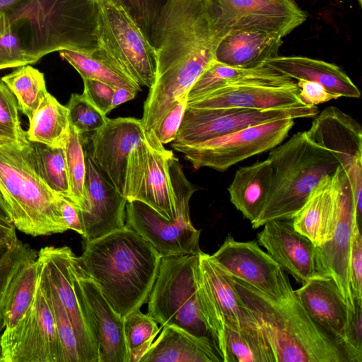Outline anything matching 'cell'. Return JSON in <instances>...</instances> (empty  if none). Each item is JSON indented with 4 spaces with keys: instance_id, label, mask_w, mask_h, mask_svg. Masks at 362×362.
I'll return each instance as SVG.
<instances>
[{
    "instance_id": "7dc6e473",
    "label": "cell",
    "mask_w": 362,
    "mask_h": 362,
    "mask_svg": "<svg viewBox=\"0 0 362 362\" xmlns=\"http://www.w3.org/2000/svg\"><path fill=\"white\" fill-rule=\"evenodd\" d=\"M344 351L348 362H362V304L355 303L351 313Z\"/></svg>"
},
{
    "instance_id": "1f68e13d",
    "label": "cell",
    "mask_w": 362,
    "mask_h": 362,
    "mask_svg": "<svg viewBox=\"0 0 362 362\" xmlns=\"http://www.w3.org/2000/svg\"><path fill=\"white\" fill-rule=\"evenodd\" d=\"M225 362H275L256 319L238 327H225Z\"/></svg>"
},
{
    "instance_id": "be15d7a7",
    "label": "cell",
    "mask_w": 362,
    "mask_h": 362,
    "mask_svg": "<svg viewBox=\"0 0 362 362\" xmlns=\"http://www.w3.org/2000/svg\"><path fill=\"white\" fill-rule=\"evenodd\" d=\"M92 1H95V2H97V1H98L99 0H92Z\"/></svg>"
},
{
    "instance_id": "7bdbcfd3",
    "label": "cell",
    "mask_w": 362,
    "mask_h": 362,
    "mask_svg": "<svg viewBox=\"0 0 362 362\" xmlns=\"http://www.w3.org/2000/svg\"><path fill=\"white\" fill-rule=\"evenodd\" d=\"M35 63V60L24 49L6 16L0 30V70Z\"/></svg>"
},
{
    "instance_id": "b9f144b4",
    "label": "cell",
    "mask_w": 362,
    "mask_h": 362,
    "mask_svg": "<svg viewBox=\"0 0 362 362\" xmlns=\"http://www.w3.org/2000/svg\"><path fill=\"white\" fill-rule=\"evenodd\" d=\"M113 1L127 13L152 45L155 27L168 0Z\"/></svg>"
},
{
    "instance_id": "bcb514c9",
    "label": "cell",
    "mask_w": 362,
    "mask_h": 362,
    "mask_svg": "<svg viewBox=\"0 0 362 362\" xmlns=\"http://www.w3.org/2000/svg\"><path fill=\"white\" fill-rule=\"evenodd\" d=\"M349 278L354 303L362 304V236L361 223L358 221L353 228Z\"/></svg>"
},
{
    "instance_id": "ffe728a7",
    "label": "cell",
    "mask_w": 362,
    "mask_h": 362,
    "mask_svg": "<svg viewBox=\"0 0 362 362\" xmlns=\"http://www.w3.org/2000/svg\"><path fill=\"white\" fill-rule=\"evenodd\" d=\"M298 93L296 83L285 86L256 84L227 86L187 104V107L270 110L305 106Z\"/></svg>"
},
{
    "instance_id": "d6a6232c",
    "label": "cell",
    "mask_w": 362,
    "mask_h": 362,
    "mask_svg": "<svg viewBox=\"0 0 362 362\" xmlns=\"http://www.w3.org/2000/svg\"><path fill=\"white\" fill-rule=\"evenodd\" d=\"M60 57L70 64L81 75L105 83L112 88H124L138 93L141 86L126 75L100 48L91 55L71 50L59 51Z\"/></svg>"
},
{
    "instance_id": "9a60e30c",
    "label": "cell",
    "mask_w": 362,
    "mask_h": 362,
    "mask_svg": "<svg viewBox=\"0 0 362 362\" xmlns=\"http://www.w3.org/2000/svg\"><path fill=\"white\" fill-rule=\"evenodd\" d=\"M226 33L260 30L284 37L302 25L306 13L293 0H214Z\"/></svg>"
},
{
    "instance_id": "f1b7e54d",
    "label": "cell",
    "mask_w": 362,
    "mask_h": 362,
    "mask_svg": "<svg viewBox=\"0 0 362 362\" xmlns=\"http://www.w3.org/2000/svg\"><path fill=\"white\" fill-rule=\"evenodd\" d=\"M272 176V168L266 159L238 169L228 188L230 202L250 223L267 203Z\"/></svg>"
},
{
    "instance_id": "ba28073f",
    "label": "cell",
    "mask_w": 362,
    "mask_h": 362,
    "mask_svg": "<svg viewBox=\"0 0 362 362\" xmlns=\"http://www.w3.org/2000/svg\"><path fill=\"white\" fill-rule=\"evenodd\" d=\"M294 124L286 118L250 126L194 145L172 144L194 169L225 171L230 166L281 144Z\"/></svg>"
},
{
    "instance_id": "f6af8a7d",
    "label": "cell",
    "mask_w": 362,
    "mask_h": 362,
    "mask_svg": "<svg viewBox=\"0 0 362 362\" xmlns=\"http://www.w3.org/2000/svg\"><path fill=\"white\" fill-rule=\"evenodd\" d=\"M19 108L16 98L0 79V127L11 132L23 142H28L25 131L21 125Z\"/></svg>"
},
{
    "instance_id": "484cf974",
    "label": "cell",
    "mask_w": 362,
    "mask_h": 362,
    "mask_svg": "<svg viewBox=\"0 0 362 362\" xmlns=\"http://www.w3.org/2000/svg\"><path fill=\"white\" fill-rule=\"evenodd\" d=\"M265 65L294 80L314 81L339 97L358 98L361 92L337 64L302 56H276Z\"/></svg>"
},
{
    "instance_id": "9f6ffc18",
    "label": "cell",
    "mask_w": 362,
    "mask_h": 362,
    "mask_svg": "<svg viewBox=\"0 0 362 362\" xmlns=\"http://www.w3.org/2000/svg\"><path fill=\"white\" fill-rule=\"evenodd\" d=\"M16 143L27 142L20 141L15 134L0 127V146L11 145Z\"/></svg>"
},
{
    "instance_id": "681fc988",
    "label": "cell",
    "mask_w": 362,
    "mask_h": 362,
    "mask_svg": "<svg viewBox=\"0 0 362 362\" xmlns=\"http://www.w3.org/2000/svg\"><path fill=\"white\" fill-rule=\"evenodd\" d=\"M83 81L85 97L105 115L110 112L114 88L96 80L83 78Z\"/></svg>"
},
{
    "instance_id": "f35d334b",
    "label": "cell",
    "mask_w": 362,
    "mask_h": 362,
    "mask_svg": "<svg viewBox=\"0 0 362 362\" xmlns=\"http://www.w3.org/2000/svg\"><path fill=\"white\" fill-rule=\"evenodd\" d=\"M64 151L72 201L81 209L85 199L86 174L84 138L72 126Z\"/></svg>"
},
{
    "instance_id": "ab89813d",
    "label": "cell",
    "mask_w": 362,
    "mask_h": 362,
    "mask_svg": "<svg viewBox=\"0 0 362 362\" xmlns=\"http://www.w3.org/2000/svg\"><path fill=\"white\" fill-rule=\"evenodd\" d=\"M39 281L48 298L53 312L60 345L61 362H81L76 337L64 308L47 279L40 272Z\"/></svg>"
},
{
    "instance_id": "ee69618b",
    "label": "cell",
    "mask_w": 362,
    "mask_h": 362,
    "mask_svg": "<svg viewBox=\"0 0 362 362\" xmlns=\"http://www.w3.org/2000/svg\"><path fill=\"white\" fill-rule=\"evenodd\" d=\"M149 148L145 138L133 148L129 155L124 187V197L127 201L135 199L141 186L147 169Z\"/></svg>"
},
{
    "instance_id": "836d02e7",
    "label": "cell",
    "mask_w": 362,
    "mask_h": 362,
    "mask_svg": "<svg viewBox=\"0 0 362 362\" xmlns=\"http://www.w3.org/2000/svg\"><path fill=\"white\" fill-rule=\"evenodd\" d=\"M1 79L15 95L19 110L30 120L48 93L44 74L30 65H25Z\"/></svg>"
},
{
    "instance_id": "94428289",
    "label": "cell",
    "mask_w": 362,
    "mask_h": 362,
    "mask_svg": "<svg viewBox=\"0 0 362 362\" xmlns=\"http://www.w3.org/2000/svg\"><path fill=\"white\" fill-rule=\"evenodd\" d=\"M0 362H3L1 355V348H0Z\"/></svg>"
},
{
    "instance_id": "7402d4cb",
    "label": "cell",
    "mask_w": 362,
    "mask_h": 362,
    "mask_svg": "<svg viewBox=\"0 0 362 362\" xmlns=\"http://www.w3.org/2000/svg\"><path fill=\"white\" fill-rule=\"evenodd\" d=\"M305 132L315 144L333 153L343 169L362 160L361 126L336 107H327L317 115Z\"/></svg>"
},
{
    "instance_id": "f907efd6",
    "label": "cell",
    "mask_w": 362,
    "mask_h": 362,
    "mask_svg": "<svg viewBox=\"0 0 362 362\" xmlns=\"http://www.w3.org/2000/svg\"><path fill=\"white\" fill-rule=\"evenodd\" d=\"M296 84L299 88L298 95L301 101L308 106H316L340 98L327 91L317 82L298 80Z\"/></svg>"
},
{
    "instance_id": "11a10c76",
    "label": "cell",
    "mask_w": 362,
    "mask_h": 362,
    "mask_svg": "<svg viewBox=\"0 0 362 362\" xmlns=\"http://www.w3.org/2000/svg\"><path fill=\"white\" fill-rule=\"evenodd\" d=\"M136 94L137 93L124 88H114L111 110L116 108L119 105L134 99Z\"/></svg>"
},
{
    "instance_id": "52a82bcc",
    "label": "cell",
    "mask_w": 362,
    "mask_h": 362,
    "mask_svg": "<svg viewBox=\"0 0 362 362\" xmlns=\"http://www.w3.org/2000/svg\"><path fill=\"white\" fill-rule=\"evenodd\" d=\"M99 48L141 86L153 83L156 55L153 46L127 13L113 0H99Z\"/></svg>"
},
{
    "instance_id": "d590c367",
    "label": "cell",
    "mask_w": 362,
    "mask_h": 362,
    "mask_svg": "<svg viewBox=\"0 0 362 362\" xmlns=\"http://www.w3.org/2000/svg\"><path fill=\"white\" fill-rule=\"evenodd\" d=\"M39 274L36 257L26 262L16 275L6 304L5 328L14 327L30 306L36 292Z\"/></svg>"
},
{
    "instance_id": "816d5d0a",
    "label": "cell",
    "mask_w": 362,
    "mask_h": 362,
    "mask_svg": "<svg viewBox=\"0 0 362 362\" xmlns=\"http://www.w3.org/2000/svg\"><path fill=\"white\" fill-rule=\"evenodd\" d=\"M352 194L357 218L362 221V160H358L346 169H344Z\"/></svg>"
},
{
    "instance_id": "603a6c76",
    "label": "cell",
    "mask_w": 362,
    "mask_h": 362,
    "mask_svg": "<svg viewBox=\"0 0 362 362\" xmlns=\"http://www.w3.org/2000/svg\"><path fill=\"white\" fill-rule=\"evenodd\" d=\"M281 35L260 30H238L229 32L219 42L216 61L226 65L252 69L265 65L278 56L283 44Z\"/></svg>"
},
{
    "instance_id": "74e56055",
    "label": "cell",
    "mask_w": 362,
    "mask_h": 362,
    "mask_svg": "<svg viewBox=\"0 0 362 362\" xmlns=\"http://www.w3.org/2000/svg\"><path fill=\"white\" fill-rule=\"evenodd\" d=\"M37 256L34 249L18 239L0 258V336L5 328V308L13 281L21 267Z\"/></svg>"
},
{
    "instance_id": "7c38bea8",
    "label": "cell",
    "mask_w": 362,
    "mask_h": 362,
    "mask_svg": "<svg viewBox=\"0 0 362 362\" xmlns=\"http://www.w3.org/2000/svg\"><path fill=\"white\" fill-rule=\"evenodd\" d=\"M76 256L67 246L42 247L37 260L40 272L64 308L74 331L81 362H98V350L89 330L75 282Z\"/></svg>"
},
{
    "instance_id": "680465c9",
    "label": "cell",
    "mask_w": 362,
    "mask_h": 362,
    "mask_svg": "<svg viewBox=\"0 0 362 362\" xmlns=\"http://www.w3.org/2000/svg\"><path fill=\"white\" fill-rule=\"evenodd\" d=\"M25 0H0V13L7 14L16 8Z\"/></svg>"
},
{
    "instance_id": "30bf717a",
    "label": "cell",
    "mask_w": 362,
    "mask_h": 362,
    "mask_svg": "<svg viewBox=\"0 0 362 362\" xmlns=\"http://www.w3.org/2000/svg\"><path fill=\"white\" fill-rule=\"evenodd\" d=\"M317 106L257 110L241 108H194L187 107L172 144L194 145L244 128L286 118L316 116Z\"/></svg>"
},
{
    "instance_id": "6f0895ef",
    "label": "cell",
    "mask_w": 362,
    "mask_h": 362,
    "mask_svg": "<svg viewBox=\"0 0 362 362\" xmlns=\"http://www.w3.org/2000/svg\"><path fill=\"white\" fill-rule=\"evenodd\" d=\"M0 222L6 224H13L10 209L0 193Z\"/></svg>"
},
{
    "instance_id": "6da1fadb",
    "label": "cell",
    "mask_w": 362,
    "mask_h": 362,
    "mask_svg": "<svg viewBox=\"0 0 362 362\" xmlns=\"http://www.w3.org/2000/svg\"><path fill=\"white\" fill-rule=\"evenodd\" d=\"M161 257L150 243L124 226L86 242L78 261L124 318L147 303Z\"/></svg>"
},
{
    "instance_id": "8992f818",
    "label": "cell",
    "mask_w": 362,
    "mask_h": 362,
    "mask_svg": "<svg viewBox=\"0 0 362 362\" xmlns=\"http://www.w3.org/2000/svg\"><path fill=\"white\" fill-rule=\"evenodd\" d=\"M0 193L18 230L32 236L67 230L57 194L42 180L32 162L29 141L0 146Z\"/></svg>"
},
{
    "instance_id": "c3c4849f",
    "label": "cell",
    "mask_w": 362,
    "mask_h": 362,
    "mask_svg": "<svg viewBox=\"0 0 362 362\" xmlns=\"http://www.w3.org/2000/svg\"><path fill=\"white\" fill-rule=\"evenodd\" d=\"M187 97L181 99L163 117L155 134L162 144L171 143L176 137L187 107Z\"/></svg>"
},
{
    "instance_id": "db71d44e",
    "label": "cell",
    "mask_w": 362,
    "mask_h": 362,
    "mask_svg": "<svg viewBox=\"0 0 362 362\" xmlns=\"http://www.w3.org/2000/svg\"><path fill=\"white\" fill-rule=\"evenodd\" d=\"M18 239L13 224L0 222V258Z\"/></svg>"
},
{
    "instance_id": "e575fe53",
    "label": "cell",
    "mask_w": 362,
    "mask_h": 362,
    "mask_svg": "<svg viewBox=\"0 0 362 362\" xmlns=\"http://www.w3.org/2000/svg\"><path fill=\"white\" fill-rule=\"evenodd\" d=\"M29 147L32 162L42 180L57 194L72 201L64 148L30 141Z\"/></svg>"
},
{
    "instance_id": "ac0fdd59",
    "label": "cell",
    "mask_w": 362,
    "mask_h": 362,
    "mask_svg": "<svg viewBox=\"0 0 362 362\" xmlns=\"http://www.w3.org/2000/svg\"><path fill=\"white\" fill-rule=\"evenodd\" d=\"M85 153V199L80 212L86 243L125 226L127 200L103 175L87 150Z\"/></svg>"
},
{
    "instance_id": "d4e9b609",
    "label": "cell",
    "mask_w": 362,
    "mask_h": 362,
    "mask_svg": "<svg viewBox=\"0 0 362 362\" xmlns=\"http://www.w3.org/2000/svg\"><path fill=\"white\" fill-rule=\"evenodd\" d=\"M295 83L294 79L267 65L243 69L230 66L214 60L191 87L187 104L227 86L247 84L285 86Z\"/></svg>"
},
{
    "instance_id": "e0dca14e",
    "label": "cell",
    "mask_w": 362,
    "mask_h": 362,
    "mask_svg": "<svg viewBox=\"0 0 362 362\" xmlns=\"http://www.w3.org/2000/svg\"><path fill=\"white\" fill-rule=\"evenodd\" d=\"M145 138L141 119L133 117L108 118L92 136L91 151H87L103 175L124 197L129 155Z\"/></svg>"
},
{
    "instance_id": "3957f363",
    "label": "cell",
    "mask_w": 362,
    "mask_h": 362,
    "mask_svg": "<svg viewBox=\"0 0 362 362\" xmlns=\"http://www.w3.org/2000/svg\"><path fill=\"white\" fill-rule=\"evenodd\" d=\"M230 276L265 335L275 362H348L342 349L311 319L294 291L276 300Z\"/></svg>"
},
{
    "instance_id": "d6986e66",
    "label": "cell",
    "mask_w": 362,
    "mask_h": 362,
    "mask_svg": "<svg viewBox=\"0 0 362 362\" xmlns=\"http://www.w3.org/2000/svg\"><path fill=\"white\" fill-rule=\"evenodd\" d=\"M262 226L257 236L259 244L297 282L322 277L315 267V246L294 229L292 219L272 220Z\"/></svg>"
},
{
    "instance_id": "8d00e7d4",
    "label": "cell",
    "mask_w": 362,
    "mask_h": 362,
    "mask_svg": "<svg viewBox=\"0 0 362 362\" xmlns=\"http://www.w3.org/2000/svg\"><path fill=\"white\" fill-rule=\"evenodd\" d=\"M160 329L158 323L140 309L131 312L124 317V332L129 362L140 361Z\"/></svg>"
},
{
    "instance_id": "cb8c5ba5",
    "label": "cell",
    "mask_w": 362,
    "mask_h": 362,
    "mask_svg": "<svg viewBox=\"0 0 362 362\" xmlns=\"http://www.w3.org/2000/svg\"><path fill=\"white\" fill-rule=\"evenodd\" d=\"M338 218V202L332 186V175L324 177L292 218L294 229L315 247L330 240Z\"/></svg>"
},
{
    "instance_id": "6125c7cd",
    "label": "cell",
    "mask_w": 362,
    "mask_h": 362,
    "mask_svg": "<svg viewBox=\"0 0 362 362\" xmlns=\"http://www.w3.org/2000/svg\"><path fill=\"white\" fill-rule=\"evenodd\" d=\"M357 1H358V2L359 5H360V6H361L362 0H357Z\"/></svg>"
},
{
    "instance_id": "91938a15",
    "label": "cell",
    "mask_w": 362,
    "mask_h": 362,
    "mask_svg": "<svg viewBox=\"0 0 362 362\" xmlns=\"http://www.w3.org/2000/svg\"><path fill=\"white\" fill-rule=\"evenodd\" d=\"M6 16L5 13H0V30H1V26L6 19Z\"/></svg>"
},
{
    "instance_id": "60d3db41",
    "label": "cell",
    "mask_w": 362,
    "mask_h": 362,
    "mask_svg": "<svg viewBox=\"0 0 362 362\" xmlns=\"http://www.w3.org/2000/svg\"><path fill=\"white\" fill-rule=\"evenodd\" d=\"M66 107L71 126L82 135L95 132L108 119L83 93L71 94Z\"/></svg>"
},
{
    "instance_id": "f5cc1de1",
    "label": "cell",
    "mask_w": 362,
    "mask_h": 362,
    "mask_svg": "<svg viewBox=\"0 0 362 362\" xmlns=\"http://www.w3.org/2000/svg\"><path fill=\"white\" fill-rule=\"evenodd\" d=\"M57 203L63 221L67 230L83 235V224L80 209L69 199L57 194Z\"/></svg>"
},
{
    "instance_id": "f546056e",
    "label": "cell",
    "mask_w": 362,
    "mask_h": 362,
    "mask_svg": "<svg viewBox=\"0 0 362 362\" xmlns=\"http://www.w3.org/2000/svg\"><path fill=\"white\" fill-rule=\"evenodd\" d=\"M201 269L224 320L225 327H238L255 320L238 296L230 276L211 257L199 255Z\"/></svg>"
},
{
    "instance_id": "4dcf8cb0",
    "label": "cell",
    "mask_w": 362,
    "mask_h": 362,
    "mask_svg": "<svg viewBox=\"0 0 362 362\" xmlns=\"http://www.w3.org/2000/svg\"><path fill=\"white\" fill-rule=\"evenodd\" d=\"M29 123L25 131L29 141L43 144L52 148L66 147L71 129L68 109L49 93Z\"/></svg>"
},
{
    "instance_id": "83f0119b",
    "label": "cell",
    "mask_w": 362,
    "mask_h": 362,
    "mask_svg": "<svg viewBox=\"0 0 362 362\" xmlns=\"http://www.w3.org/2000/svg\"><path fill=\"white\" fill-rule=\"evenodd\" d=\"M139 362H222L211 342L165 325Z\"/></svg>"
},
{
    "instance_id": "8fae6325",
    "label": "cell",
    "mask_w": 362,
    "mask_h": 362,
    "mask_svg": "<svg viewBox=\"0 0 362 362\" xmlns=\"http://www.w3.org/2000/svg\"><path fill=\"white\" fill-rule=\"evenodd\" d=\"M332 186L338 202L337 223L331 240L315 247V267L319 275L333 279L346 305L354 311L349 262L353 228L358 220L350 185L340 165L332 175Z\"/></svg>"
},
{
    "instance_id": "5bb4252c",
    "label": "cell",
    "mask_w": 362,
    "mask_h": 362,
    "mask_svg": "<svg viewBox=\"0 0 362 362\" xmlns=\"http://www.w3.org/2000/svg\"><path fill=\"white\" fill-rule=\"evenodd\" d=\"M75 282L90 334L98 350V362H129L120 317L103 296L95 282L74 264Z\"/></svg>"
},
{
    "instance_id": "7a4b0ae2",
    "label": "cell",
    "mask_w": 362,
    "mask_h": 362,
    "mask_svg": "<svg viewBox=\"0 0 362 362\" xmlns=\"http://www.w3.org/2000/svg\"><path fill=\"white\" fill-rule=\"evenodd\" d=\"M199 255L161 257L147 314L160 328L174 325L209 341L225 362L224 320L204 278Z\"/></svg>"
},
{
    "instance_id": "4fadbf2b",
    "label": "cell",
    "mask_w": 362,
    "mask_h": 362,
    "mask_svg": "<svg viewBox=\"0 0 362 362\" xmlns=\"http://www.w3.org/2000/svg\"><path fill=\"white\" fill-rule=\"evenodd\" d=\"M211 256L230 275L272 298H286L294 291L284 269L256 241H236L228 235Z\"/></svg>"
},
{
    "instance_id": "5b68a950",
    "label": "cell",
    "mask_w": 362,
    "mask_h": 362,
    "mask_svg": "<svg viewBox=\"0 0 362 362\" xmlns=\"http://www.w3.org/2000/svg\"><path fill=\"white\" fill-rule=\"evenodd\" d=\"M267 158L273 170L270 193L257 218L251 223L257 229L268 221L292 219L312 190L340 165L336 156L298 132L279 144Z\"/></svg>"
},
{
    "instance_id": "277c9868",
    "label": "cell",
    "mask_w": 362,
    "mask_h": 362,
    "mask_svg": "<svg viewBox=\"0 0 362 362\" xmlns=\"http://www.w3.org/2000/svg\"><path fill=\"white\" fill-rule=\"evenodd\" d=\"M6 15L36 62L57 51L91 55L99 48L98 6L92 0H25Z\"/></svg>"
},
{
    "instance_id": "9c48e42d",
    "label": "cell",
    "mask_w": 362,
    "mask_h": 362,
    "mask_svg": "<svg viewBox=\"0 0 362 362\" xmlns=\"http://www.w3.org/2000/svg\"><path fill=\"white\" fill-rule=\"evenodd\" d=\"M0 348L3 362H61L53 312L39 279L25 315L0 336Z\"/></svg>"
},
{
    "instance_id": "44dd1931",
    "label": "cell",
    "mask_w": 362,
    "mask_h": 362,
    "mask_svg": "<svg viewBox=\"0 0 362 362\" xmlns=\"http://www.w3.org/2000/svg\"><path fill=\"white\" fill-rule=\"evenodd\" d=\"M294 292L311 319L344 351L346 329L354 311L346 305L333 279L315 278Z\"/></svg>"
},
{
    "instance_id": "4316f807",
    "label": "cell",
    "mask_w": 362,
    "mask_h": 362,
    "mask_svg": "<svg viewBox=\"0 0 362 362\" xmlns=\"http://www.w3.org/2000/svg\"><path fill=\"white\" fill-rule=\"evenodd\" d=\"M146 139L150 146L148 165L134 199L149 205L169 221L176 220V202L168 165L173 151L165 149L156 134L146 136Z\"/></svg>"
},
{
    "instance_id": "2e32d148",
    "label": "cell",
    "mask_w": 362,
    "mask_h": 362,
    "mask_svg": "<svg viewBox=\"0 0 362 362\" xmlns=\"http://www.w3.org/2000/svg\"><path fill=\"white\" fill-rule=\"evenodd\" d=\"M125 226L156 249L161 257L200 254L201 231L191 218L179 217L169 221L149 205L139 200L127 201Z\"/></svg>"
}]
</instances>
